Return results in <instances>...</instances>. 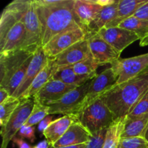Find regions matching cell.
<instances>
[{
    "label": "cell",
    "instance_id": "d6986e66",
    "mask_svg": "<svg viewBox=\"0 0 148 148\" xmlns=\"http://www.w3.org/2000/svg\"><path fill=\"white\" fill-rule=\"evenodd\" d=\"M76 121H77V119L75 114L64 115L54 120L43 134L49 144L53 145L66 133L70 126Z\"/></svg>",
    "mask_w": 148,
    "mask_h": 148
},
{
    "label": "cell",
    "instance_id": "52a82bcc",
    "mask_svg": "<svg viewBox=\"0 0 148 148\" xmlns=\"http://www.w3.org/2000/svg\"><path fill=\"white\" fill-rule=\"evenodd\" d=\"M90 81L65 94L58 101L49 103V114L70 115L79 113L82 109L86 98Z\"/></svg>",
    "mask_w": 148,
    "mask_h": 148
},
{
    "label": "cell",
    "instance_id": "4dcf8cb0",
    "mask_svg": "<svg viewBox=\"0 0 148 148\" xmlns=\"http://www.w3.org/2000/svg\"><path fill=\"white\" fill-rule=\"evenodd\" d=\"M107 129L98 131L91 134L90 139L87 144V148H103Z\"/></svg>",
    "mask_w": 148,
    "mask_h": 148
},
{
    "label": "cell",
    "instance_id": "277c9868",
    "mask_svg": "<svg viewBox=\"0 0 148 148\" xmlns=\"http://www.w3.org/2000/svg\"><path fill=\"white\" fill-rule=\"evenodd\" d=\"M24 24L26 39L23 49L35 53L41 46V29L34 0H14L5 7Z\"/></svg>",
    "mask_w": 148,
    "mask_h": 148
},
{
    "label": "cell",
    "instance_id": "484cf974",
    "mask_svg": "<svg viewBox=\"0 0 148 148\" xmlns=\"http://www.w3.org/2000/svg\"><path fill=\"white\" fill-rule=\"evenodd\" d=\"M119 27L135 33L141 40L148 35V20L131 17L123 21Z\"/></svg>",
    "mask_w": 148,
    "mask_h": 148
},
{
    "label": "cell",
    "instance_id": "f546056e",
    "mask_svg": "<svg viewBox=\"0 0 148 148\" xmlns=\"http://www.w3.org/2000/svg\"><path fill=\"white\" fill-rule=\"evenodd\" d=\"M117 148H148V142L144 137L121 138Z\"/></svg>",
    "mask_w": 148,
    "mask_h": 148
},
{
    "label": "cell",
    "instance_id": "ac0fdd59",
    "mask_svg": "<svg viewBox=\"0 0 148 148\" xmlns=\"http://www.w3.org/2000/svg\"><path fill=\"white\" fill-rule=\"evenodd\" d=\"M91 134L78 121L73 123L64 134L53 145L54 148H61L71 145L88 144Z\"/></svg>",
    "mask_w": 148,
    "mask_h": 148
},
{
    "label": "cell",
    "instance_id": "8d00e7d4",
    "mask_svg": "<svg viewBox=\"0 0 148 148\" xmlns=\"http://www.w3.org/2000/svg\"><path fill=\"white\" fill-rule=\"evenodd\" d=\"M12 97L8 92V91L6 90L4 88L0 87V104H2L3 103L5 102L8 98Z\"/></svg>",
    "mask_w": 148,
    "mask_h": 148
},
{
    "label": "cell",
    "instance_id": "9c48e42d",
    "mask_svg": "<svg viewBox=\"0 0 148 148\" xmlns=\"http://www.w3.org/2000/svg\"><path fill=\"white\" fill-rule=\"evenodd\" d=\"M35 102L32 98L21 100L6 126L1 129L0 134L2 137L1 148H7L9 143L15 137L19 130L25 124L31 114Z\"/></svg>",
    "mask_w": 148,
    "mask_h": 148
},
{
    "label": "cell",
    "instance_id": "83f0119b",
    "mask_svg": "<svg viewBox=\"0 0 148 148\" xmlns=\"http://www.w3.org/2000/svg\"><path fill=\"white\" fill-rule=\"evenodd\" d=\"M21 100L10 97L2 104H0V126L1 129L6 126L14 111L20 105Z\"/></svg>",
    "mask_w": 148,
    "mask_h": 148
},
{
    "label": "cell",
    "instance_id": "ffe728a7",
    "mask_svg": "<svg viewBox=\"0 0 148 148\" xmlns=\"http://www.w3.org/2000/svg\"><path fill=\"white\" fill-rule=\"evenodd\" d=\"M148 128V113L139 116L125 117L124 132L121 138L144 137Z\"/></svg>",
    "mask_w": 148,
    "mask_h": 148
},
{
    "label": "cell",
    "instance_id": "1f68e13d",
    "mask_svg": "<svg viewBox=\"0 0 148 148\" xmlns=\"http://www.w3.org/2000/svg\"><path fill=\"white\" fill-rule=\"evenodd\" d=\"M148 113V91L137 105L132 108L129 116H139ZM127 115V116H128Z\"/></svg>",
    "mask_w": 148,
    "mask_h": 148
},
{
    "label": "cell",
    "instance_id": "ab89813d",
    "mask_svg": "<svg viewBox=\"0 0 148 148\" xmlns=\"http://www.w3.org/2000/svg\"><path fill=\"white\" fill-rule=\"evenodd\" d=\"M140 46H146L148 45V35L146 36L145 38H144L143 39H142L140 40Z\"/></svg>",
    "mask_w": 148,
    "mask_h": 148
},
{
    "label": "cell",
    "instance_id": "e0dca14e",
    "mask_svg": "<svg viewBox=\"0 0 148 148\" xmlns=\"http://www.w3.org/2000/svg\"><path fill=\"white\" fill-rule=\"evenodd\" d=\"M91 56L87 38L71 46L53 58L58 66H72Z\"/></svg>",
    "mask_w": 148,
    "mask_h": 148
},
{
    "label": "cell",
    "instance_id": "e575fe53",
    "mask_svg": "<svg viewBox=\"0 0 148 148\" xmlns=\"http://www.w3.org/2000/svg\"><path fill=\"white\" fill-rule=\"evenodd\" d=\"M53 116L51 115H49L43 119L38 124V130L40 133L43 134L44 132L47 130L48 127L50 126V124L53 122Z\"/></svg>",
    "mask_w": 148,
    "mask_h": 148
},
{
    "label": "cell",
    "instance_id": "30bf717a",
    "mask_svg": "<svg viewBox=\"0 0 148 148\" xmlns=\"http://www.w3.org/2000/svg\"><path fill=\"white\" fill-rule=\"evenodd\" d=\"M111 66L117 77L116 85H119L148 70V53L126 59L119 58Z\"/></svg>",
    "mask_w": 148,
    "mask_h": 148
},
{
    "label": "cell",
    "instance_id": "60d3db41",
    "mask_svg": "<svg viewBox=\"0 0 148 148\" xmlns=\"http://www.w3.org/2000/svg\"><path fill=\"white\" fill-rule=\"evenodd\" d=\"M145 138L146 140L148 142V128L147 130V132H146V133H145Z\"/></svg>",
    "mask_w": 148,
    "mask_h": 148
},
{
    "label": "cell",
    "instance_id": "4fadbf2b",
    "mask_svg": "<svg viewBox=\"0 0 148 148\" xmlns=\"http://www.w3.org/2000/svg\"><path fill=\"white\" fill-rule=\"evenodd\" d=\"M98 33L120 55L127 46L140 40L134 33L119 27H103Z\"/></svg>",
    "mask_w": 148,
    "mask_h": 148
},
{
    "label": "cell",
    "instance_id": "7c38bea8",
    "mask_svg": "<svg viewBox=\"0 0 148 148\" xmlns=\"http://www.w3.org/2000/svg\"><path fill=\"white\" fill-rule=\"evenodd\" d=\"M116 82L117 77L111 66L106 68L102 72L97 75L95 77L90 81L86 98L81 111L115 86Z\"/></svg>",
    "mask_w": 148,
    "mask_h": 148
},
{
    "label": "cell",
    "instance_id": "9a60e30c",
    "mask_svg": "<svg viewBox=\"0 0 148 148\" xmlns=\"http://www.w3.org/2000/svg\"><path fill=\"white\" fill-rule=\"evenodd\" d=\"M110 0H74V10L82 25L88 29L103 7Z\"/></svg>",
    "mask_w": 148,
    "mask_h": 148
},
{
    "label": "cell",
    "instance_id": "3957f363",
    "mask_svg": "<svg viewBox=\"0 0 148 148\" xmlns=\"http://www.w3.org/2000/svg\"><path fill=\"white\" fill-rule=\"evenodd\" d=\"M33 55L25 49L0 53V87L11 96L23 82Z\"/></svg>",
    "mask_w": 148,
    "mask_h": 148
},
{
    "label": "cell",
    "instance_id": "5b68a950",
    "mask_svg": "<svg viewBox=\"0 0 148 148\" xmlns=\"http://www.w3.org/2000/svg\"><path fill=\"white\" fill-rule=\"evenodd\" d=\"M25 39L24 24L12 12L4 8L0 20V53L23 49Z\"/></svg>",
    "mask_w": 148,
    "mask_h": 148
},
{
    "label": "cell",
    "instance_id": "8992f818",
    "mask_svg": "<svg viewBox=\"0 0 148 148\" xmlns=\"http://www.w3.org/2000/svg\"><path fill=\"white\" fill-rule=\"evenodd\" d=\"M77 121L91 134L108 129L115 121L114 114L101 98L75 114Z\"/></svg>",
    "mask_w": 148,
    "mask_h": 148
},
{
    "label": "cell",
    "instance_id": "d6a6232c",
    "mask_svg": "<svg viewBox=\"0 0 148 148\" xmlns=\"http://www.w3.org/2000/svg\"><path fill=\"white\" fill-rule=\"evenodd\" d=\"M35 127L31 126L24 125L18 132V134L21 138H26L30 140L31 143L36 140V135H35Z\"/></svg>",
    "mask_w": 148,
    "mask_h": 148
},
{
    "label": "cell",
    "instance_id": "ba28073f",
    "mask_svg": "<svg viewBox=\"0 0 148 148\" xmlns=\"http://www.w3.org/2000/svg\"><path fill=\"white\" fill-rule=\"evenodd\" d=\"M88 30L82 26L75 25L55 36L44 46L46 56L53 59L75 43L86 38Z\"/></svg>",
    "mask_w": 148,
    "mask_h": 148
},
{
    "label": "cell",
    "instance_id": "44dd1931",
    "mask_svg": "<svg viewBox=\"0 0 148 148\" xmlns=\"http://www.w3.org/2000/svg\"><path fill=\"white\" fill-rule=\"evenodd\" d=\"M147 1L148 0H119L115 17L105 27L108 28L119 27L123 21L133 17L136 11Z\"/></svg>",
    "mask_w": 148,
    "mask_h": 148
},
{
    "label": "cell",
    "instance_id": "b9f144b4",
    "mask_svg": "<svg viewBox=\"0 0 148 148\" xmlns=\"http://www.w3.org/2000/svg\"><path fill=\"white\" fill-rule=\"evenodd\" d=\"M49 148H54V147H53V146H52V145H51V146H50V147H49Z\"/></svg>",
    "mask_w": 148,
    "mask_h": 148
},
{
    "label": "cell",
    "instance_id": "603a6c76",
    "mask_svg": "<svg viewBox=\"0 0 148 148\" xmlns=\"http://www.w3.org/2000/svg\"><path fill=\"white\" fill-rule=\"evenodd\" d=\"M119 0H110L100 11L95 20L88 26V31L98 32L105 27V26L111 22L116 14Z\"/></svg>",
    "mask_w": 148,
    "mask_h": 148
},
{
    "label": "cell",
    "instance_id": "5bb4252c",
    "mask_svg": "<svg viewBox=\"0 0 148 148\" xmlns=\"http://www.w3.org/2000/svg\"><path fill=\"white\" fill-rule=\"evenodd\" d=\"M49 59V58L45 53L43 47H39L34 53L33 59L27 68L23 82L12 97L21 99L22 97L29 89L36 76L46 66Z\"/></svg>",
    "mask_w": 148,
    "mask_h": 148
},
{
    "label": "cell",
    "instance_id": "f1b7e54d",
    "mask_svg": "<svg viewBox=\"0 0 148 148\" xmlns=\"http://www.w3.org/2000/svg\"><path fill=\"white\" fill-rule=\"evenodd\" d=\"M49 115V107L47 106L43 105L40 103L35 102L31 114L25 125L34 127Z\"/></svg>",
    "mask_w": 148,
    "mask_h": 148
},
{
    "label": "cell",
    "instance_id": "74e56055",
    "mask_svg": "<svg viewBox=\"0 0 148 148\" xmlns=\"http://www.w3.org/2000/svg\"><path fill=\"white\" fill-rule=\"evenodd\" d=\"M51 145L49 144V142L46 140H43V141L40 142L39 143H38L36 146L33 147L32 148H49L50 147Z\"/></svg>",
    "mask_w": 148,
    "mask_h": 148
},
{
    "label": "cell",
    "instance_id": "f35d334b",
    "mask_svg": "<svg viewBox=\"0 0 148 148\" xmlns=\"http://www.w3.org/2000/svg\"><path fill=\"white\" fill-rule=\"evenodd\" d=\"M61 148H87V144H81L77 145H71L67 147H64Z\"/></svg>",
    "mask_w": 148,
    "mask_h": 148
},
{
    "label": "cell",
    "instance_id": "7a4b0ae2",
    "mask_svg": "<svg viewBox=\"0 0 148 148\" xmlns=\"http://www.w3.org/2000/svg\"><path fill=\"white\" fill-rule=\"evenodd\" d=\"M148 91V70L133 79L116 85L101 98L115 119L126 117Z\"/></svg>",
    "mask_w": 148,
    "mask_h": 148
},
{
    "label": "cell",
    "instance_id": "6da1fadb",
    "mask_svg": "<svg viewBox=\"0 0 148 148\" xmlns=\"http://www.w3.org/2000/svg\"><path fill=\"white\" fill-rule=\"evenodd\" d=\"M34 1L41 29L42 47L64 30L77 25L82 26L74 10V0H62L54 5Z\"/></svg>",
    "mask_w": 148,
    "mask_h": 148
},
{
    "label": "cell",
    "instance_id": "d590c367",
    "mask_svg": "<svg viewBox=\"0 0 148 148\" xmlns=\"http://www.w3.org/2000/svg\"><path fill=\"white\" fill-rule=\"evenodd\" d=\"M12 141L18 146L19 148H32L28 143H27L25 140H23L22 138H20V137H14Z\"/></svg>",
    "mask_w": 148,
    "mask_h": 148
},
{
    "label": "cell",
    "instance_id": "7402d4cb",
    "mask_svg": "<svg viewBox=\"0 0 148 148\" xmlns=\"http://www.w3.org/2000/svg\"><path fill=\"white\" fill-rule=\"evenodd\" d=\"M57 67L58 66L55 63L54 59L49 58L46 66L36 76L29 89L27 90V92L25 93V95L22 97L20 100L33 98L49 80L51 79L52 76H53V73L57 69Z\"/></svg>",
    "mask_w": 148,
    "mask_h": 148
},
{
    "label": "cell",
    "instance_id": "d4e9b609",
    "mask_svg": "<svg viewBox=\"0 0 148 148\" xmlns=\"http://www.w3.org/2000/svg\"><path fill=\"white\" fill-rule=\"evenodd\" d=\"M125 117L117 119L107 129L103 148H117L124 132Z\"/></svg>",
    "mask_w": 148,
    "mask_h": 148
},
{
    "label": "cell",
    "instance_id": "8fae6325",
    "mask_svg": "<svg viewBox=\"0 0 148 148\" xmlns=\"http://www.w3.org/2000/svg\"><path fill=\"white\" fill-rule=\"evenodd\" d=\"M86 38L90 51L94 60L99 66L111 64L120 58V54L108 44L98 32L88 31Z\"/></svg>",
    "mask_w": 148,
    "mask_h": 148
},
{
    "label": "cell",
    "instance_id": "836d02e7",
    "mask_svg": "<svg viewBox=\"0 0 148 148\" xmlns=\"http://www.w3.org/2000/svg\"><path fill=\"white\" fill-rule=\"evenodd\" d=\"M134 17L142 20H148V1L136 11Z\"/></svg>",
    "mask_w": 148,
    "mask_h": 148
},
{
    "label": "cell",
    "instance_id": "cb8c5ba5",
    "mask_svg": "<svg viewBox=\"0 0 148 148\" xmlns=\"http://www.w3.org/2000/svg\"><path fill=\"white\" fill-rule=\"evenodd\" d=\"M51 79L61 81L66 85L79 87L92 79L89 77H82L77 75L73 70L72 66H58Z\"/></svg>",
    "mask_w": 148,
    "mask_h": 148
},
{
    "label": "cell",
    "instance_id": "2e32d148",
    "mask_svg": "<svg viewBox=\"0 0 148 148\" xmlns=\"http://www.w3.org/2000/svg\"><path fill=\"white\" fill-rule=\"evenodd\" d=\"M76 88L77 87L66 85L61 81L51 79L32 98L35 102L46 106L59 100L65 94Z\"/></svg>",
    "mask_w": 148,
    "mask_h": 148
},
{
    "label": "cell",
    "instance_id": "4316f807",
    "mask_svg": "<svg viewBox=\"0 0 148 148\" xmlns=\"http://www.w3.org/2000/svg\"><path fill=\"white\" fill-rule=\"evenodd\" d=\"M99 65L94 60L92 55L88 59L72 65L73 70L78 75L82 77H89L93 79L97 76L96 70Z\"/></svg>",
    "mask_w": 148,
    "mask_h": 148
}]
</instances>
